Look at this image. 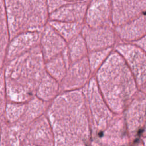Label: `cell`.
<instances>
[{"mask_svg": "<svg viewBox=\"0 0 146 146\" xmlns=\"http://www.w3.org/2000/svg\"><path fill=\"white\" fill-rule=\"evenodd\" d=\"M26 108L24 103H18L7 101L4 115L7 121L10 123L18 121L23 115Z\"/></svg>", "mask_w": 146, "mask_h": 146, "instance_id": "obj_13", "label": "cell"}, {"mask_svg": "<svg viewBox=\"0 0 146 146\" xmlns=\"http://www.w3.org/2000/svg\"><path fill=\"white\" fill-rule=\"evenodd\" d=\"M42 37V50L44 58L50 59L63 51L65 42L63 38L48 23L44 27Z\"/></svg>", "mask_w": 146, "mask_h": 146, "instance_id": "obj_8", "label": "cell"}, {"mask_svg": "<svg viewBox=\"0 0 146 146\" xmlns=\"http://www.w3.org/2000/svg\"><path fill=\"white\" fill-rule=\"evenodd\" d=\"M46 2L49 13H50L68 2L66 0H46Z\"/></svg>", "mask_w": 146, "mask_h": 146, "instance_id": "obj_19", "label": "cell"}, {"mask_svg": "<svg viewBox=\"0 0 146 146\" xmlns=\"http://www.w3.org/2000/svg\"><path fill=\"white\" fill-rule=\"evenodd\" d=\"M70 46V55L72 61L82 59L86 53V48L82 37L79 34L73 38Z\"/></svg>", "mask_w": 146, "mask_h": 146, "instance_id": "obj_16", "label": "cell"}, {"mask_svg": "<svg viewBox=\"0 0 146 146\" xmlns=\"http://www.w3.org/2000/svg\"><path fill=\"white\" fill-rule=\"evenodd\" d=\"M84 21L91 27L111 26L112 7L111 0H89Z\"/></svg>", "mask_w": 146, "mask_h": 146, "instance_id": "obj_4", "label": "cell"}, {"mask_svg": "<svg viewBox=\"0 0 146 146\" xmlns=\"http://www.w3.org/2000/svg\"><path fill=\"white\" fill-rule=\"evenodd\" d=\"M39 38V31H26L10 38L6 56V61L16 57L33 48Z\"/></svg>", "mask_w": 146, "mask_h": 146, "instance_id": "obj_7", "label": "cell"}, {"mask_svg": "<svg viewBox=\"0 0 146 146\" xmlns=\"http://www.w3.org/2000/svg\"><path fill=\"white\" fill-rule=\"evenodd\" d=\"M49 24L63 38L70 39L75 37L82 31L83 23L50 20Z\"/></svg>", "mask_w": 146, "mask_h": 146, "instance_id": "obj_11", "label": "cell"}, {"mask_svg": "<svg viewBox=\"0 0 146 146\" xmlns=\"http://www.w3.org/2000/svg\"><path fill=\"white\" fill-rule=\"evenodd\" d=\"M112 23L121 25L145 14L146 0H111Z\"/></svg>", "mask_w": 146, "mask_h": 146, "instance_id": "obj_3", "label": "cell"}, {"mask_svg": "<svg viewBox=\"0 0 146 146\" xmlns=\"http://www.w3.org/2000/svg\"><path fill=\"white\" fill-rule=\"evenodd\" d=\"M7 98L2 72L0 73V119L4 115Z\"/></svg>", "mask_w": 146, "mask_h": 146, "instance_id": "obj_17", "label": "cell"}, {"mask_svg": "<svg viewBox=\"0 0 146 146\" xmlns=\"http://www.w3.org/2000/svg\"><path fill=\"white\" fill-rule=\"evenodd\" d=\"M58 86L55 81L51 77H45L41 82L38 88L37 94L38 96L48 99L53 97L57 92Z\"/></svg>", "mask_w": 146, "mask_h": 146, "instance_id": "obj_15", "label": "cell"}, {"mask_svg": "<svg viewBox=\"0 0 146 146\" xmlns=\"http://www.w3.org/2000/svg\"><path fill=\"white\" fill-rule=\"evenodd\" d=\"M2 68L7 101L25 103L38 84V54L33 48L7 60Z\"/></svg>", "mask_w": 146, "mask_h": 146, "instance_id": "obj_1", "label": "cell"}, {"mask_svg": "<svg viewBox=\"0 0 146 146\" xmlns=\"http://www.w3.org/2000/svg\"><path fill=\"white\" fill-rule=\"evenodd\" d=\"M82 31L91 50H99L110 46L113 43L115 34L111 26L91 27L85 25Z\"/></svg>", "mask_w": 146, "mask_h": 146, "instance_id": "obj_6", "label": "cell"}, {"mask_svg": "<svg viewBox=\"0 0 146 146\" xmlns=\"http://www.w3.org/2000/svg\"><path fill=\"white\" fill-rule=\"evenodd\" d=\"M59 55L54 56V59H50L51 60L47 64V68L50 74L55 79L58 80L62 79L64 75L66 63V60L63 59V56Z\"/></svg>", "mask_w": 146, "mask_h": 146, "instance_id": "obj_14", "label": "cell"}, {"mask_svg": "<svg viewBox=\"0 0 146 146\" xmlns=\"http://www.w3.org/2000/svg\"><path fill=\"white\" fill-rule=\"evenodd\" d=\"M10 38L3 0H0V69H2L5 64Z\"/></svg>", "mask_w": 146, "mask_h": 146, "instance_id": "obj_10", "label": "cell"}, {"mask_svg": "<svg viewBox=\"0 0 146 146\" xmlns=\"http://www.w3.org/2000/svg\"><path fill=\"white\" fill-rule=\"evenodd\" d=\"M10 37L26 31H39L49 19L46 0H3Z\"/></svg>", "mask_w": 146, "mask_h": 146, "instance_id": "obj_2", "label": "cell"}, {"mask_svg": "<svg viewBox=\"0 0 146 146\" xmlns=\"http://www.w3.org/2000/svg\"><path fill=\"white\" fill-rule=\"evenodd\" d=\"M67 2H76V1H85V0H66Z\"/></svg>", "mask_w": 146, "mask_h": 146, "instance_id": "obj_20", "label": "cell"}, {"mask_svg": "<svg viewBox=\"0 0 146 146\" xmlns=\"http://www.w3.org/2000/svg\"><path fill=\"white\" fill-rule=\"evenodd\" d=\"M109 50H99L98 52H95L90 56V63L92 68H96L99 64L103 61L106 56L108 54Z\"/></svg>", "mask_w": 146, "mask_h": 146, "instance_id": "obj_18", "label": "cell"}, {"mask_svg": "<svg viewBox=\"0 0 146 146\" xmlns=\"http://www.w3.org/2000/svg\"><path fill=\"white\" fill-rule=\"evenodd\" d=\"M116 31L123 39L133 40L144 36L145 33V14L121 25L116 26Z\"/></svg>", "mask_w": 146, "mask_h": 146, "instance_id": "obj_9", "label": "cell"}, {"mask_svg": "<svg viewBox=\"0 0 146 146\" xmlns=\"http://www.w3.org/2000/svg\"><path fill=\"white\" fill-rule=\"evenodd\" d=\"M1 135H2V129L0 127V145H1Z\"/></svg>", "mask_w": 146, "mask_h": 146, "instance_id": "obj_21", "label": "cell"}, {"mask_svg": "<svg viewBox=\"0 0 146 146\" xmlns=\"http://www.w3.org/2000/svg\"><path fill=\"white\" fill-rule=\"evenodd\" d=\"M88 75V67L87 63L86 60H80L76 63L72 69L70 70L69 74H68L67 82L70 83L67 86H79L82 84L87 78Z\"/></svg>", "mask_w": 146, "mask_h": 146, "instance_id": "obj_12", "label": "cell"}, {"mask_svg": "<svg viewBox=\"0 0 146 146\" xmlns=\"http://www.w3.org/2000/svg\"><path fill=\"white\" fill-rule=\"evenodd\" d=\"M89 0L68 2L49 14L51 21L83 23Z\"/></svg>", "mask_w": 146, "mask_h": 146, "instance_id": "obj_5", "label": "cell"}]
</instances>
